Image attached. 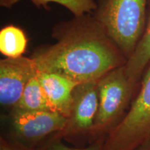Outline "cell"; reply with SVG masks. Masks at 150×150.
<instances>
[{"instance_id": "cell-3", "label": "cell", "mask_w": 150, "mask_h": 150, "mask_svg": "<svg viewBox=\"0 0 150 150\" xmlns=\"http://www.w3.org/2000/svg\"><path fill=\"white\" fill-rule=\"evenodd\" d=\"M140 83L127 76L125 65L114 69L98 81V110L91 137H105L122 119Z\"/></svg>"}, {"instance_id": "cell-2", "label": "cell", "mask_w": 150, "mask_h": 150, "mask_svg": "<svg viewBox=\"0 0 150 150\" xmlns=\"http://www.w3.org/2000/svg\"><path fill=\"white\" fill-rule=\"evenodd\" d=\"M149 0H99L94 17L127 60L145 31Z\"/></svg>"}, {"instance_id": "cell-4", "label": "cell", "mask_w": 150, "mask_h": 150, "mask_svg": "<svg viewBox=\"0 0 150 150\" xmlns=\"http://www.w3.org/2000/svg\"><path fill=\"white\" fill-rule=\"evenodd\" d=\"M150 139V63L122 119L105 136L102 150H134Z\"/></svg>"}, {"instance_id": "cell-8", "label": "cell", "mask_w": 150, "mask_h": 150, "mask_svg": "<svg viewBox=\"0 0 150 150\" xmlns=\"http://www.w3.org/2000/svg\"><path fill=\"white\" fill-rule=\"evenodd\" d=\"M38 77L46 94L52 110L67 118L72 106L73 91L78 83L55 73H38Z\"/></svg>"}, {"instance_id": "cell-13", "label": "cell", "mask_w": 150, "mask_h": 150, "mask_svg": "<svg viewBox=\"0 0 150 150\" xmlns=\"http://www.w3.org/2000/svg\"><path fill=\"white\" fill-rule=\"evenodd\" d=\"M105 137L97 138L92 142L91 145L83 148L71 147L63 143L61 140L52 138L40 150H102Z\"/></svg>"}, {"instance_id": "cell-1", "label": "cell", "mask_w": 150, "mask_h": 150, "mask_svg": "<svg viewBox=\"0 0 150 150\" xmlns=\"http://www.w3.org/2000/svg\"><path fill=\"white\" fill-rule=\"evenodd\" d=\"M52 36L56 42L35 49L31 57L39 73H55L80 84L97 81L127 62L91 13L59 22Z\"/></svg>"}, {"instance_id": "cell-16", "label": "cell", "mask_w": 150, "mask_h": 150, "mask_svg": "<svg viewBox=\"0 0 150 150\" xmlns=\"http://www.w3.org/2000/svg\"><path fill=\"white\" fill-rule=\"evenodd\" d=\"M134 150H150V139L142 143Z\"/></svg>"}, {"instance_id": "cell-10", "label": "cell", "mask_w": 150, "mask_h": 150, "mask_svg": "<svg viewBox=\"0 0 150 150\" xmlns=\"http://www.w3.org/2000/svg\"><path fill=\"white\" fill-rule=\"evenodd\" d=\"M51 110L47 97L37 75L26 86L21 97L11 109V112H34Z\"/></svg>"}, {"instance_id": "cell-11", "label": "cell", "mask_w": 150, "mask_h": 150, "mask_svg": "<svg viewBox=\"0 0 150 150\" xmlns=\"http://www.w3.org/2000/svg\"><path fill=\"white\" fill-rule=\"evenodd\" d=\"M27 46L25 33L20 28L9 25L0 31V52L6 58H18L22 56Z\"/></svg>"}, {"instance_id": "cell-5", "label": "cell", "mask_w": 150, "mask_h": 150, "mask_svg": "<svg viewBox=\"0 0 150 150\" xmlns=\"http://www.w3.org/2000/svg\"><path fill=\"white\" fill-rule=\"evenodd\" d=\"M97 81L78 84L72 95L70 115L66 125L52 138L66 139L88 135L91 136L99 105Z\"/></svg>"}, {"instance_id": "cell-12", "label": "cell", "mask_w": 150, "mask_h": 150, "mask_svg": "<svg viewBox=\"0 0 150 150\" xmlns=\"http://www.w3.org/2000/svg\"><path fill=\"white\" fill-rule=\"evenodd\" d=\"M36 7L47 8L49 3L53 2L63 6L74 16L79 17L95 12L97 4L94 0H30Z\"/></svg>"}, {"instance_id": "cell-6", "label": "cell", "mask_w": 150, "mask_h": 150, "mask_svg": "<svg viewBox=\"0 0 150 150\" xmlns=\"http://www.w3.org/2000/svg\"><path fill=\"white\" fill-rule=\"evenodd\" d=\"M31 57L5 58L0 61V103L12 109L29 81L38 74Z\"/></svg>"}, {"instance_id": "cell-14", "label": "cell", "mask_w": 150, "mask_h": 150, "mask_svg": "<svg viewBox=\"0 0 150 150\" xmlns=\"http://www.w3.org/2000/svg\"><path fill=\"white\" fill-rule=\"evenodd\" d=\"M0 150H31L25 145L18 142H11L1 137L0 139Z\"/></svg>"}, {"instance_id": "cell-7", "label": "cell", "mask_w": 150, "mask_h": 150, "mask_svg": "<svg viewBox=\"0 0 150 150\" xmlns=\"http://www.w3.org/2000/svg\"><path fill=\"white\" fill-rule=\"evenodd\" d=\"M67 117L56 111L11 112V126L19 140L36 143L64 129Z\"/></svg>"}, {"instance_id": "cell-9", "label": "cell", "mask_w": 150, "mask_h": 150, "mask_svg": "<svg viewBox=\"0 0 150 150\" xmlns=\"http://www.w3.org/2000/svg\"><path fill=\"white\" fill-rule=\"evenodd\" d=\"M150 63V0L148 5L146 27L134 52L127 60L125 68L127 76L136 83H140L146 67Z\"/></svg>"}, {"instance_id": "cell-15", "label": "cell", "mask_w": 150, "mask_h": 150, "mask_svg": "<svg viewBox=\"0 0 150 150\" xmlns=\"http://www.w3.org/2000/svg\"><path fill=\"white\" fill-rule=\"evenodd\" d=\"M20 0H0V6L4 8H10Z\"/></svg>"}]
</instances>
